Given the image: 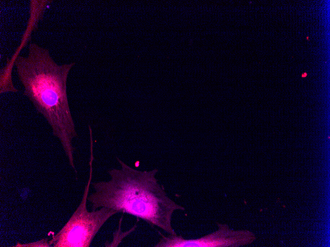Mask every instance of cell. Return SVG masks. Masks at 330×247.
Here are the masks:
<instances>
[{"label": "cell", "instance_id": "4", "mask_svg": "<svg viewBox=\"0 0 330 247\" xmlns=\"http://www.w3.org/2000/svg\"><path fill=\"white\" fill-rule=\"evenodd\" d=\"M218 229L197 239H187L181 235L169 234L161 237L155 247H240L249 244L254 239L248 230H233L228 226L217 223Z\"/></svg>", "mask_w": 330, "mask_h": 247}, {"label": "cell", "instance_id": "5", "mask_svg": "<svg viewBox=\"0 0 330 247\" xmlns=\"http://www.w3.org/2000/svg\"><path fill=\"white\" fill-rule=\"evenodd\" d=\"M14 247H51L49 238H43L41 240L27 244L17 243Z\"/></svg>", "mask_w": 330, "mask_h": 247}, {"label": "cell", "instance_id": "3", "mask_svg": "<svg viewBox=\"0 0 330 247\" xmlns=\"http://www.w3.org/2000/svg\"><path fill=\"white\" fill-rule=\"evenodd\" d=\"M89 177L85 185L81 202L69 220L60 230L50 240L53 247H89L104 224L118 211L106 207L89 212L86 202L91 182L94 160L93 150H90Z\"/></svg>", "mask_w": 330, "mask_h": 247}, {"label": "cell", "instance_id": "2", "mask_svg": "<svg viewBox=\"0 0 330 247\" xmlns=\"http://www.w3.org/2000/svg\"><path fill=\"white\" fill-rule=\"evenodd\" d=\"M121 169L108 172V181L91 182L95 192L87 197L92 211L106 207L140 218L169 234H176L171 224L174 212L185 208L169 198L155 175L157 169L140 171L119 158Z\"/></svg>", "mask_w": 330, "mask_h": 247}, {"label": "cell", "instance_id": "1", "mask_svg": "<svg viewBox=\"0 0 330 247\" xmlns=\"http://www.w3.org/2000/svg\"><path fill=\"white\" fill-rule=\"evenodd\" d=\"M14 64L25 89L23 94L49 124L53 135L61 142L70 166L77 174L72 141L78 135L69 106L66 85L69 72L75 63L59 65L47 49L32 42L29 45L28 56H17Z\"/></svg>", "mask_w": 330, "mask_h": 247}]
</instances>
